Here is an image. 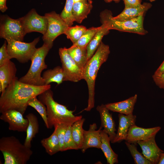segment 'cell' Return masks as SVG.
<instances>
[{
  "label": "cell",
  "instance_id": "603a6c76",
  "mask_svg": "<svg viewBox=\"0 0 164 164\" xmlns=\"http://www.w3.org/2000/svg\"><path fill=\"white\" fill-rule=\"evenodd\" d=\"M26 117L28 120L29 123L24 144L26 147L31 148V142L39 132V123L37 117L32 113L28 114L26 116Z\"/></svg>",
  "mask_w": 164,
  "mask_h": 164
},
{
  "label": "cell",
  "instance_id": "8fae6325",
  "mask_svg": "<svg viewBox=\"0 0 164 164\" xmlns=\"http://www.w3.org/2000/svg\"><path fill=\"white\" fill-rule=\"evenodd\" d=\"M26 34L36 32L44 35L47 29L48 22L46 17L38 14L32 9L25 16L19 18Z\"/></svg>",
  "mask_w": 164,
  "mask_h": 164
},
{
  "label": "cell",
  "instance_id": "4fadbf2b",
  "mask_svg": "<svg viewBox=\"0 0 164 164\" xmlns=\"http://www.w3.org/2000/svg\"><path fill=\"white\" fill-rule=\"evenodd\" d=\"M161 129L159 126L144 128L135 125L130 127L125 140L130 143H137L138 141L147 140L155 137Z\"/></svg>",
  "mask_w": 164,
  "mask_h": 164
},
{
  "label": "cell",
  "instance_id": "3957f363",
  "mask_svg": "<svg viewBox=\"0 0 164 164\" xmlns=\"http://www.w3.org/2000/svg\"><path fill=\"white\" fill-rule=\"evenodd\" d=\"M110 53L109 46L101 42L95 52L88 61L83 69V79L87 83L88 90V105L84 111H90L94 106L96 79L101 66L107 61Z\"/></svg>",
  "mask_w": 164,
  "mask_h": 164
},
{
  "label": "cell",
  "instance_id": "30bf717a",
  "mask_svg": "<svg viewBox=\"0 0 164 164\" xmlns=\"http://www.w3.org/2000/svg\"><path fill=\"white\" fill-rule=\"evenodd\" d=\"M59 55L64 75V81L77 82L83 79V69L73 59L65 47L59 48Z\"/></svg>",
  "mask_w": 164,
  "mask_h": 164
},
{
  "label": "cell",
  "instance_id": "ab89813d",
  "mask_svg": "<svg viewBox=\"0 0 164 164\" xmlns=\"http://www.w3.org/2000/svg\"><path fill=\"white\" fill-rule=\"evenodd\" d=\"M164 73V60L156 70L154 74L160 75Z\"/></svg>",
  "mask_w": 164,
  "mask_h": 164
},
{
  "label": "cell",
  "instance_id": "e0dca14e",
  "mask_svg": "<svg viewBox=\"0 0 164 164\" xmlns=\"http://www.w3.org/2000/svg\"><path fill=\"white\" fill-rule=\"evenodd\" d=\"M118 116L119 125L117 132L112 143H119L125 140L130 127L135 125L136 116L133 114L126 115L119 113Z\"/></svg>",
  "mask_w": 164,
  "mask_h": 164
},
{
  "label": "cell",
  "instance_id": "ba28073f",
  "mask_svg": "<svg viewBox=\"0 0 164 164\" xmlns=\"http://www.w3.org/2000/svg\"><path fill=\"white\" fill-rule=\"evenodd\" d=\"M44 15L47 19L48 25L46 32L42 39L44 43L50 49L54 40L58 36L64 34L68 26L60 15L54 11L45 13Z\"/></svg>",
  "mask_w": 164,
  "mask_h": 164
},
{
  "label": "cell",
  "instance_id": "44dd1931",
  "mask_svg": "<svg viewBox=\"0 0 164 164\" xmlns=\"http://www.w3.org/2000/svg\"><path fill=\"white\" fill-rule=\"evenodd\" d=\"M100 149L103 152L109 164L118 163V155L112 149L110 144V138L108 134L103 130L100 132Z\"/></svg>",
  "mask_w": 164,
  "mask_h": 164
},
{
  "label": "cell",
  "instance_id": "5b68a950",
  "mask_svg": "<svg viewBox=\"0 0 164 164\" xmlns=\"http://www.w3.org/2000/svg\"><path fill=\"white\" fill-rule=\"evenodd\" d=\"M50 50L44 43L41 47L37 48L31 60V62L29 69L25 75L19 79L20 81L34 86L45 85L41 73L43 70L47 68L45 58Z\"/></svg>",
  "mask_w": 164,
  "mask_h": 164
},
{
  "label": "cell",
  "instance_id": "277c9868",
  "mask_svg": "<svg viewBox=\"0 0 164 164\" xmlns=\"http://www.w3.org/2000/svg\"><path fill=\"white\" fill-rule=\"evenodd\" d=\"M0 150L3 155L4 164H26L33 154L31 148L13 136L0 138Z\"/></svg>",
  "mask_w": 164,
  "mask_h": 164
},
{
  "label": "cell",
  "instance_id": "ee69618b",
  "mask_svg": "<svg viewBox=\"0 0 164 164\" xmlns=\"http://www.w3.org/2000/svg\"><path fill=\"white\" fill-rule=\"evenodd\" d=\"M151 2H152L155 1V0H149Z\"/></svg>",
  "mask_w": 164,
  "mask_h": 164
},
{
  "label": "cell",
  "instance_id": "7a4b0ae2",
  "mask_svg": "<svg viewBox=\"0 0 164 164\" xmlns=\"http://www.w3.org/2000/svg\"><path fill=\"white\" fill-rule=\"evenodd\" d=\"M38 96L39 100L46 107L48 129L60 124L72 125L76 121L82 118L81 115L75 116L74 111L68 110L66 106L56 101L50 89Z\"/></svg>",
  "mask_w": 164,
  "mask_h": 164
},
{
  "label": "cell",
  "instance_id": "74e56055",
  "mask_svg": "<svg viewBox=\"0 0 164 164\" xmlns=\"http://www.w3.org/2000/svg\"><path fill=\"white\" fill-rule=\"evenodd\" d=\"M125 8L136 7L141 4V2L138 0H123Z\"/></svg>",
  "mask_w": 164,
  "mask_h": 164
},
{
  "label": "cell",
  "instance_id": "7c38bea8",
  "mask_svg": "<svg viewBox=\"0 0 164 164\" xmlns=\"http://www.w3.org/2000/svg\"><path fill=\"white\" fill-rule=\"evenodd\" d=\"M0 119L9 125L10 130L18 132H26L29 122L23 117L20 112L14 109L10 110L1 113Z\"/></svg>",
  "mask_w": 164,
  "mask_h": 164
},
{
  "label": "cell",
  "instance_id": "2e32d148",
  "mask_svg": "<svg viewBox=\"0 0 164 164\" xmlns=\"http://www.w3.org/2000/svg\"><path fill=\"white\" fill-rule=\"evenodd\" d=\"M97 110L99 113L101 120V126L103 129L108 135L111 142L112 143L115 139L116 134L115 132V125L112 114L109 112V110L105 105L102 104L98 106L96 108Z\"/></svg>",
  "mask_w": 164,
  "mask_h": 164
},
{
  "label": "cell",
  "instance_id": "e575fe53",
  "mask_svg": "<svg viewBox=\"0 0 164 164\" xmlns=\"http://www.w3.org/2000/svg\"><path fill=\"white\" fill-rule=\"evenodd\" d=\"M68 126L64 124H60L56 125L54 127L56 129L57 135L60 145V151L61 152L64 151V138Z\"/></svg>",
  "mask_w": 164,
  "mask_h": 164
},
{
  "label": "cell",
  "instance_id": "5bb4252c",
  "mask_svg": "<svg viewBox=\"0 0 164 164\" xmlns=\"http://www.w3.org/2000/svg\"><path fill=\"white\" fill-rule=\"evenodd\" d=\"M141 147L142 154L152 164H158L162 154L164 151L157 145L155 137L145 141L137 142Z\"/></svg>",
  "mask_w": 164,
  "mask_h": 164
},
{
  "label": "cell",
  "instance_id": "cb8c5ba5",
  "mask_svg": "<svg viewBox=\"0 0 164 164\" xmlns=\"http://www.w3.org/2000/svg\"><path fill=\"white\" fill-rule=\"evenodd\" d=\"M68 53L78 65L83 69L88 61L87 48L73 45L67 48Z\"/></svg>",
  "mask_w": 164,
  "mask_h": 164
},
{
  "label": "cell",
  "instance_id": "b9f144b4",
  "mask_svg": "<svg viewBox=\"0 0 164 164\" xmlns=\"http://www.w3.org/2000/svg\"><path fill=\"white\" fill-rule=\"evenodd\" d=\"M120 0H104V1L106 2H112V1H119Z\"/></svg>",
  "mask_w": 164,
  "mask_h": 164
},
{
  "label": "cell",
  "instance_id": "6da1fadb",
  "mask_svg": "<svg viewBox=\"0 0 164 164\" xmlns=\"http://www.w3.org/2000/svg\"><path fill=\"white\" fill-rule=\"evenodd\" d=\"M50 88V84L36 86L22 83L16 77L1 93L0 112L14 109L23 115L28 106V101L30 98L37 97Z\"/></svg>",
  "mask_w": 164,
  "mask_h": 164
},
{
  "label": "cell",
  "instance_id": "8992f818",
  "mask_svg": "<svg viewBox=\"0 0 164 164\" xmlns=\"http://www.w3.org/2000/svg\"><path fill=\"white\" fill-rule=\"evenodd\" d=\"M102 24L104 25L109 30L118 31L144 35L147 31L143 26V15L127 20H119L114 18L111 11L105 9L100 14Z\"/></svg>",
  "mask_w": 164,
  "mask_h": 164
},
{
  "label": "cell",
  "instance_id": "7bdbcfd3",
  "mask_svg": "<svg viewBox=\"0 0 164 164\" xmlns=\"http://www.w3.org/2000/svg\"><path fill=\"white\" fill-rule=\"evenodd\" d=\"M87 0L89 2H91V3H92V0Z\"/></svg>",
  "mask_w": 164,
  "mask_h": 164
},
{
  "label": "cell",
  "instance_id": "52a82bcc",
  "mask_svg": "<svg viewBox=\"0 0 164 164\" xmlns=\"http://www.w3.org/2000/svg\"><path fill=\"white\" fill-rule=\"evenodd\" d=\"M39 40V37L29 43L15 40L7 41V51L11 59H16L21 63L31 60L36 50V46Z\"/></svg>",
  "mask_w": 164,
  "mask_h": 164
},
{
  "label": "cell",
  "instance_id": "ac0fdd59",
  "mask_svg": "<svg viewBox=\"0 0 164 164\" xmlns=\"http://www.w3.org/2000/svg\"><path fill=\"white\" fill-rule=\"evenodd\" d=\"M17 68L10 60L0 66V93L4 92L7 86L16 77Z\"/></svg>",
  "mask_w": 164,
  "mask_h": 164
},
{
  "label": "cell",
  "instance_id": "f1b7e54d",
  "mask_svg": "<svg viewBox=\"0 0 164 164\" xmlns=\"http://www.w3.org/2000/svg\"><path fill=\"white\" fill-rule=\"evenodd\" d=\"M87 29L85 26H83L76 25L74 26H68L64 34L73 44L78 40L85 33Z\"/></svg>",
  "mask_w": 164,
  "mask_h": 164
},
{
  "label": "cell",
  "instance_id": "83f0119b",
  "mask_svg": "<svg viewBox=\"0 0 164 164\" xmlns=\"http://www.w3.org/2000/svg\"><path fill=\"white\" fill-rule=\"evenodd\" d=\"M85 120L82 118L74 122L71 127L73 138L79 149H81L83 144L84 130L83 126Z\"/></svg>",
  "mask_w": 164,
  "mask_h": 164
},
{
  "label": "cell",
  "instance_id": "9c48e42d",
  "mask_svg": "<svg viewBox=\"0 0 164 164\" xmlns=\"http://www.w3.org/2000/svg\"><path fill=\"white\" fill-rule=\"evenodd\" d=\"M26 34L20 18L13 19L7 15L1 16L0 36L6 41L15 40L23 41Z\"/></svg>",
  "mask_w": 164,
  "mask_h": 164
},
{
  "label": "cell",
  "instance_id": "7402d4cb",
  "mask_svg": "<svg viewBox=\"0 0 164 164\" xmlns=\"http://www.w3.org/2000/svg\"><path fill=\"white\" fill-rule=\"evenodd\" d=\"M93 7L92 3L87 0H82L74 2L72 13L75 21L81 23L87 17Z\"/></svg>",
  "mask_w": 164,
  "mask_h": 164
},
{
  "label": "cell",
  "instance_id": "d6986e66",
  "mask_svg": "<svg viewBox=\"0 0 164 164\" xmlns=\"http://www.w3.org/2000/svg\"><path fill=\"white\" fill-rule=\"evenodd\" d=\"M137 96H134L120 102L108 103L105 104L110 111L126 115L133 114L134 105L136 102Z\"/></svg>",
  "mask_w": 164,
  "mask_h": 164
},
{
  "label": "cell",
  "instance_id": "60d3db41",
  "mask_svg": "<svg viewBox=\"0 0 164 164\" xmlns=\"http://www.w3.org/2000/svg\"><path fill=\"white\" fill-rule=\"evenodd\" d=\"M158 164H164V152L161 155Z\"/></svg>",
  "mask_w": 164,
  "mask_h": 164
},
{
  "label": "cell",
  "instance_id": "836d02e7",
  "mask_svg": "<svg viewBox=\"0 0 164 164\" xmlns=\"http://www.w3.org/2000/svg\"><path fill=\"white\" fill-rule=\"evenodd\" d=\"M71 127V125L68 126L66 132L64 140V151L79 149L73 138Z\"/></svg>",
  "mask_w": 164,
  "mask_h": 164
},
{
  "label": "cell",
  "instance_id": "ffe728a7",
  "mask_svg": "<svg viewBox=\"0 0 164 164\" xmlns=\"http://www.w3.org/2000/svg\"><path fill=\"white\" fill-rule=\"evenodd\" d=\"M152 6L150 3L144 2L136 7L125 8L120 14L114 17L115 19L119 20H127L133 19L143 15Z\"/></svg>",
  "mask_w": 164,
  "mask_h": 164
},
{
  "label": "cell",
  "instance_id": "f546056e",
  "mask_svg": "<svg viewBox=\"0 0 164 164\" xmlns=\"http://www.w3.org/2000/svg\"><path fill=\"white\" fill-rule=\"evenodd\" d=\"M28 105L33 108L38 112L43 120L45 126L48 129L46 107L45 105L37 99L36 96L33 97L29 100Z\"/></svg>",
  "mask_w": 164,
  "mask_h": 164
},
{
  "label": "cell",
  "instance_id": "4dcf8cb0",
  "mask_svg": "<svg viewBox=\"0 0 164 164\" xmlns=\"http://www.w3.org/2000/svg\"><path fill=\"white\" fill-rule=\"evenodd\" d=\"M132 157L135 164H152L146 159L142 154L137 149V143H130L126 141L125 142Z\"/></svg>",
  "mask_w": 164,
  "mask_h": 164
},
{
  "label": "cell",
  "instance_id": "d4e9b609",
  "mask_svg": "<svg viewBox=\"0 0 164 164\" xmlns=\"http://www.w3.org/2000/svg\"><path fill=\"white\" fill-rule=\"evenodd\" d=\"M101 26V28L96 33L86 47L88 60L95 52L102 42L103 37L109 32L110 30L106 26L103 24Z\"/></svg>",
  "mask_w": 164,
  "mask_h": 164
},
{
  "label": "cell",
  "instance_id": "f35d334b",
  "mask_svg": "<svg viewBox=\"0 0 164 164\" xmlns=\"http://www.w3.org/2000/svg\"><path fill=\"white\" fill-rule=\"evenodd\" d=\"M6 2V0H0V10L2 12H5L8 9Z\"/></svg>",
  "mask_w": 164,
  "mask_h": 164
},
{
  "label": "cell",
  "instance_id": "4316f807",
  "mask_svg": "<svg viewBox=\"0 0 164 164\" xmlns=\"http://www.w3.org/2000/svg\"><path fill=\"white\" fill-rule=\"evenodd\" d=\"M41 143L46 152L50 155L60 151V145L56 129L54 128V132L49 137L42 139L41 141Z\"/></svg>",
  "mask_w": 164,
  "mask_h": 164
},
{
  "label": "cell",
  "instance_id": "1f68e13d",
  "mask_svg": "<svg viewBox=\"0 0 164 164\" xmlns=\"http://www.w3.org/2000/svg\"><path fill=\"white\" fill-rule=\"evenodd\" d=\"M73 3V0H66L64 8L60 15L68 26H72L75 21L72 13Z\"/></svg>",
  "mask_w": 164,
  "mask_h": 164
},
{
  "label": "cell",
  "instance_id": "f6af8a7d",
  "mask_svg": "<svg viewBox=\"0 0 164 164\" xmlns=\"http://www.w3.org/2000/svg\"><path fill=\"white\" fill-rule=\"evenodd\" d=\"M139 0V1L141 2V0Z\"/></svg>",
  "mask_w": 164,
  "mask_h": 164
},
{
  "label": "cell",
  "instance_id": "9a60e30c",
  "mask_svg": "<svg viewBox=\"0 0 164 164\" xmlns=\"http://www.w3.org/2000/svg\"><path fill=\"white\" fill-rule=\"evenodd\" d=\"M102 128L101 126L97 130V125L94 123L90 125L88 130H84L83 144L80 149L83 153H84L89 148L100 149V132Z\"/></svg>",
  "mask_w": 164,
  "mask_h": 164
},
{
  "label": "cell",
  "instance_id": "484cf974",
  "mask_svg": "<svg viewBox=\"0 0 164 164\" xmlns=\"http://www.w3.org/2000/svg\"><path fill=\"white\" fill-rule=\"evenodd\" d=\"M42 77L44 80L45 85H49L52 82L59 85L64 81V75L62 67L58 66L44 72Z\"/></svg>",
  "mask_w": 164,
  "mask_h": 164
},
{
  "label": "cell",
  "instance_id": "8d00e7d4",
  "mask_svg": "<svg viewBox=\"0 0 164 164\" xmlns=\"http://www.w3.org/2000/svg\"><path fill=\"white\" fill-rule=\"evenodd\" d=\"M152 78L157 86L160 88L164 89V73L160 75L154 74Z\"/></svg>",
  "mask_w": 164,
  "mask_h": 164
},
{
  "label": "cell",
  "instance_id": "d6a6232c",
  "mask_svg": "<svg viewBox=\"0 0 164 164\" xmlns=\"http://www.w3.org/2000/svg\"><path fill=\"white\" fill-rule=\"evenodd\" d=\"M101 26L98 27H92L87 29L85 33L73 45L86 47L94 36L101 28Z\"/></svg>",
  "mask_w": 164,
  "mask_h": 164
},
{
  "label": "cell",
  "instance_id": "d590c367",
  "mask_svg": "<svg viewBox=\"0 0 164 164\" xmlns=\"http://www.w3.org/2000/svg\"><path fill=\"white\" fill-rule=\"evenodd\" d=\"M7 44L5 40L0 49V66L11 59L7 51Z\"/></svg>",
  "mask_w": 164,
  "mask_h": 164
}]
</instances>
